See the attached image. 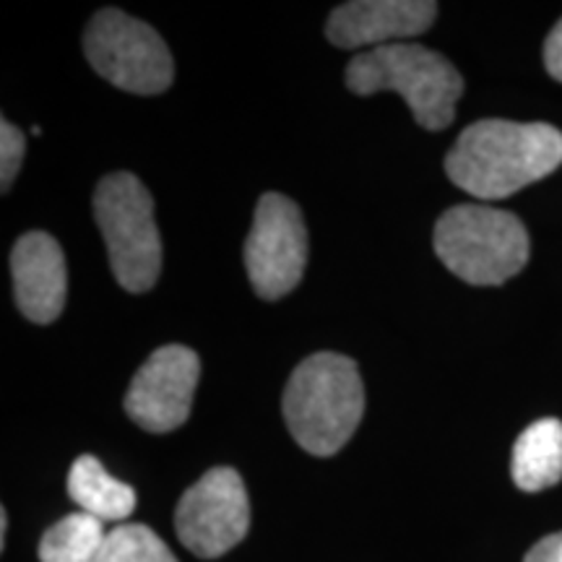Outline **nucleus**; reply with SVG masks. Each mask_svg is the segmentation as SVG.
<instances>
[{"mask_svg": "<svg viewBox=\"0 0 562 562\" xmlns=\"http://www.w3.org/2000/svg\"><path fill=\"white\" fill-rule=\"evenodd\" d=\"M562 165V133L550 123L480 121L456 138L446 172L474 199H508Z\"/></svg>", "mask_w": 562, "mask_h": 562, "instance_id": "f257e3e1", "label": "nucleus"}, {"mask_svg": "<svg viewBox=\"0 0 562 562\" xmlns=\"http://www.w3.org/2000/svg\"><path fill=\"white\" fill-rule=\"evenodd\" d=\"M281 409L300 448L313 456L339 453L364 414V385L355 360L336 351L307 357L292 372Z\"/></svg>", "mask_w": 562, "mask_h": 562, "instance_id": "f03ea898", "label": "nucleus"}, {"mask_svg": "<svg viewBox=\"0 0 562 562\" xmlns=\"http://www.w3.org/2000/svg\"><path fill=\"white\" fill-rule=\"evenodd\" d=\"M347 87L360 97L396 91L427 131L448 128L463 94V79L453 63L412 42L355 55L347 66Z\"/></svg>", "mask_w": 562, "mask_h": 562, "instance_id": "7ed1b4c3", "label": "nucleus"}, {"mask_svg": "<svg viewBox=\"0 0 562 562\" xmlns=\"http://www.w3.org/2000/svg\"><path fill=\"white\" fill-rule=\"evenodd\" d=\"M435 252L448 271L474 286H497L529 261V232L516 214L492 206L448 209L435 224Z\"/></svg>", "mask_w": 562, "mask_h": 562, "instance_id": "20e7f679", "label": "nucleus"}, {"mask_svg": "<svg viewBox=\"0 0 562 562\" xmlns=\"http://www.w3.org/2000/svg\"><path fill=\"white\" fill-rule=\"evenodd\" d=\"M94 220L108 245L110 269L128 292H149L161 271V240L151 193L136 175L112 172L94 191Z\"/></svg>", "mask_w": 562, "mask_h": 562, "instance_id": "39448f33", "label": "nucleus"}, {"mask_svg": "<svg viewBox=\"0 0 562 562\" xmlns=\"http://www.w3.org/2000/svg\"><path fill=\"white\" fill-rule=\"evenodd\" d=\"M83 53L104 81L131 94H161L175 79L165 40L149 24L117 9H104L89 21Z\"/></svg>", "mask_w": 562, "mask_h": 562, "instance_id": "423d86ee", "label": "nucleus"}, {"mask_svg": "<svg viewBox=\"0 0 562 562\" xmlns=\"http://www.w3.org/2000/svg\"><path fill=\"white\" fill-rule=\"evenodd\" d=\"M307 266V229L297 203L266 193L245 240V269L258 297L279 300L300 284Z\"/></svg>", "mask_w": 562, "mask_h": 562, "instance_id": "0eeeda50", "label": "nucleus"}, {"mask_svg": "<svg viewBox=\"0 0 562 562\" xmlns=\"http://www.w3.org/2000/svg\"><path fill=\"white\" fill-rule=\"evenodd\" d=\"M180 542L199 558L214 560L237 547L250 529V503L240 474L216 467L201 476L175 510Z\"/></svg>", "mask_w": 562, "mask_h": 562, "instance_id": "6e6552de", "label": "nucleus"}, {"mask_svg": "<svg viewBox=\"0 0 562 562\" xmlns=\"http://www.w3.org/2000/svg\"><path fill=\"white\" fill-rule=\"evenodd\" d=\"M201 360L182 344H167L140 364L125 393V412L146 432H172L191 417Z\"/></svg>", "mask_w": 562, "mask_h": 562, "instance_id": "1a4fd4ad", "label": "nucleus"}, {"mask_svg": "<svg viewBox=\"0 0 562 562\" xmlns=\"http://www.w3.org/2000/svg\"><path fill=\"white\" fill-rule=\"evenodd\" d=\"M438 16L432 0H355L344 3L328 16L326 37L336 47H385L419 37Z\"/></svg>", "mask_w": 562, "mask_h": 562, "instance_id": "9d476101", "label": "nucleus"}, {"mask_svg": "<svg viewBox=\"0 0 562 562\" xmlns=\"http://www.w3.org/2000/svg\"><path fill=\"white\" fill-rule=\"evenodd\" d=\"M13 294L32 323H53L66 307L68 271L60 245L47 232H26L11 250Z\"/></svg>", "mask_w": 562, "mask_h": 562, "instance_id": "9b49d317", "label": "nucleus"}, {"mask_svg": "<svg viewBox=\"0 0 562 562\" xmlns=\"http://www.w3.org/2000/svg\"><path fill=\"white\" fill-rule=\"evenodd\" d=\"M68 495L81 513L100 518L102 524H121L136 508V490L108 474L100 459L79 456L68 472Z\"/></svg>", "mask_w": 562, "mask_h": 562, "instance_id": "f8f14e48", "label": "nucleus"}, {"mask_svg": "<svg viewBox=\"0 0 562 562\" xmlns=\"http://www.w3.org/2000/svg\"><path fill=\"white\" fill-rule=\"evenodd\" d=\"M513 482L524 492H542L562 480V422L539 419L513 446Z\"/></svg>", "mask_w": 562, "mask_h": 562, "instance_id": "ddd939ff", "label": "nucleus"}, {"mask_svg": "<svg viewBox=\"0 0 562 562\" xmlns=\"http://www.w3.org/2000/svg\"><path fill=\"white\" fill-rule=\"evenodd\" d=\"M108 529L100 518L89 513H70L45 531L40 542L42 562H94L100 554Z\"/></svg>", "mask_w": 562, "mask_h": 562, "instance_id": "4468645a", "label": "nucleus"}, {"mask_svg": "<svg viewBox=\"0 0 562 562\" xmlns=\"http://www.w3.org/2000/svg\"><path fill=\"white\" fill-rule=\"evenodd\" d=\"M94 562H178V558L149 526L121 524L108 531Z\"/></svg>", "mask_w": 562, "mask_h": 562, "instance_id": "2eb2a0df", "label": "nucleus"}, {"mask_svg": "<svg viewBox=\"0 0 562 562\" xmlns=\"http://www.w3.org/2000/svg\"><path fill=\"white\" fill-rule=\"evenodd\" d=\"M24 133L9 121L0 123V188H3V193L11 191L13 180H16V175L21 170V161H24Z\"/></svg>", "mask_w": 562, "mask_h": 562, "instance_id": "dca6fc26", "label": "nucleus"}, {"mask_svg": "<svg viewBox=\"0 0 562 562\" xmlns=\"http://www.w3.org/2000/svg\"><path fill=\"white\" fill-rule=\"evenodd\" d=\"M544 66L554 81H562V19L544 42Z\"/></svg>", "mask_w": 562, "mask_h": 562, "instance_id": "f3484780", "label": "nucleus"}, {"mask_svg": "<svg viewBox=\"0 0 562 562\" xmlns=\"http://www.w3.org/2000/svg\"><path fill=\"white\" fill-rule=\"evenodd\" d=\"M524 562H562V531L550 533L526 552Z\"/></svg>", "mask_w": 562, "mask_h": 562, "instance_id": "a211bd4d", "label": "nucleus"}]
</instances>
